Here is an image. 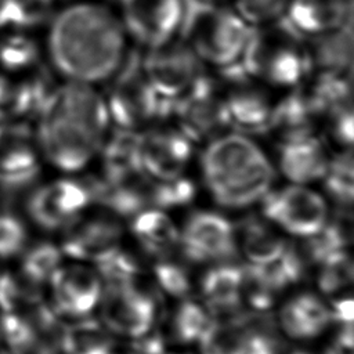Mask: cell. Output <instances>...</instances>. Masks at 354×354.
<instances>
[{
    "label": "cell",
    "instance_id": "cell-1",
    "mask_svg": "<svg viewBox=\"0 0 354 354\" xmlns=\"http://www.w3.org/2000/svg\"><path fill=\"white\" fill-rule=\"evenodd\" d=\"M44 48L53 71L66 82L100 83L123 64L126 30L106 6L76 1L53 14Z\"/></svg>",
    "mask_w": 354,
    "mask_h": 354
},
{
    "label": "cell",
    "instance_id": "cell-2",
    "mask_svg": "<svg viewBox=\"0 0 354 354\" xmlns=\"http://www.w3.org/2000/svg\"><path fill=\"white\" fill-rule=\"evenodd\" d=\"M35 122L41 160L58 171L75 173L100 151L111 119L104 97L91 84L65 82L54 87Z\"/></svg>",
    "mask_w": 354,
    "mask_h": 354
},
{
    "label": "cell",
    "instance_id": "cell-3",
    "mask_svg": "<svg viewBox=\"0 0 354 354\" xmlns=\"http://www.w3.org/2000/svg\"><path fill=\"white\" fill-rule=\"evenodd\" d=\"M201 166L214 201L232 209L261 201L274 180L267 156L242 134L214 137L202 153Z\"/></svg>",
    "mask_w": 354,
    "mask_h": 354
},
{
    "label": "cell",
    "instance_id": "cell-4",
    "mask_svg": "<svg viewBox=\"0 0 354 354\" xmlns=\"http://www.w3.org/2000/svg\"><path fill=\"white\" fill-rule=\"evenodd\" d=\"M303 37L285 17L252 28L239 65L249 77L279 87L296 86L310 72Z\"/></svg>",
    "mask_w": 354,
    "mask_h": 354
},
{
    "label": "cell",
    "instance_id": "cell-5",
    "mask_svg": "<svg viewBox=\"0 0 354 354\" xmlns=\"http://www.w3.org/2000/svg\"><path fill=\"white\" fill-rule=\"evenodd\" d=\"M250 29L232 8L202 0H184L178 33L201 62L221 69L238 64Z\"/></svg>",
    "mask_w": 354,
    "mask_h": 354
},
{
    "label": "cell",
    "instance_id": "cell-6",
    "mask_svg": "<svg viewBox=\"0 0 354 354\" xmlns=\"http://www.w3.org/2000/svg\"><path fill=\"white\" fill-rule=\"evenodd\" d=\"M104 100L109 119L119 129L137 131L162 116L163 100L145 76L137 51L126 54L123 64L111 77Z\"/></svg>",
    "mask_w": 354,
    "mask_h": 354
},
{
    "label": "cell",
    "instance_id": "cell-7",
    "mask_svg": "<svg viewBox=\"0 0 354 354\" xmlns=\"http://www.w3.org/2000/svg\"><path fill=\"white\" fill-rule=\"evenodd\" d=\"M165 115L174 116L178 131L191 142L213 140L230 126L224 93L205 75L177 98L163 100Z\"/></svg>",
    "mask_w": 354,
    "mask_h": 354
},
{
    "label": "cell",
    "instance_id": "cell-8",
    "mask_svg": "<svg viewBox=\"0 0 354 354\" xmlns=\"http://www.w3.org/2000/svg\"><path fill=\"white\" fill-rule=\"evenodd\" d=\"M93 202L88 181L61 177L36 185L26 196L22 216L29 227L64 231Z\"/></svg>",
    "mask_w": 354,
    "mask_h": 354
},
{
    "label": "cell",
    "instance_id": "cell-9",
    "mask_svg": "<svg viewBox=\"0 0 354 354\" xmlns=\"http://www.w3.org/2000/svg\"><path fill=\"white\" fill-rule=\"evenodd\" d=\"M261 202L266 220L297 238L317 234L329 218L325 199L306 185L293 184L267 192Z\"/></svg>",
    "mask_w": 354,
    "mask_h": 354
},
{
    "label": "cell",
    "instance_id": "cell-10",
    "mask_svg": "<svg viewBox=\"0 0 354 354\" xmlns=\"http://www.w3.org/2000/svg\"><path fill=\"white\" fill-rule=\"evenodd\" d=\"M141 62L151 86L166 101L185 93L203 75L202 62L181 39L149 47Z\"/></svg>",
    "mask_w": 354,
    "mask_h": 354
},
{
    "label": "cell",
    "instance_id": "cell-11",
    "mask_svg": "<svg viewBox=\"0 0 354 354\" xmlns=\"http://www.w3.org/2000/svg\"><path fill=\"white\" fill-rule=\"evenodd\" d=\"M120 22L140 43L153 47L176 37L184 0H119Z\"/></svg>",
    "mask_w": 354,
    "mask_h": 354
},
{
    "label": "cell",
    "instance_id": "cell-12",
    "mask_svg": "<svg viewBox=\"0 0 354 354\" xmlns=\"http://www.w3.org/2000/svg\"><path fill=\"white\" fill-rule=\"evenodd\" d=\"M101 296L102 319L108 329L134 339L151 330L156 314L155 296L140 288L137 281L105 285Z\"/></svg>",
    "mask_w": 354,
    "mask_h": 354
},
{
    "label": "cell",
    "instance_id": "cell-13",
    "mask_svg": "<svg viewBox=\"0 0 354 354\" xmlns=\"http://www.w3.org/2000/svg\"><path fill=\"white\" fill-rule=\"evenodd\" d=\"M178 245L189 261H227L236 252L235 228L218 213L196 212L184 224Z\"/></svg>",
    "mask_w": 354,
    "mask_h": 354
},
{
    "label": "cell",
    "instance_id": "cell-14",
    "mask_svg": "<svg viewBox=\"0 0 354 354\" xmlns=\"http://www.w3.org/2000/svg\"><path fill=\"white\" fill-rule=\"evenodd\" d=\"M123 228L113 216L79 217L62 231V256L77 261L101 263L120 249Z\"/></svg>",
    "mask_w": 354,
    "mask_h": 354
},
{
    "label": "cell",
    "instance_id": "cell-15",
    "mask_svg": "<svg viewBox=\"0 0 354 354\" xmlns=\"http://www.w3.org/2000/svg\"><path fill=\"white\" fill-rule=\"evenodd\" d=\"M41 165L35 129L30 123L0 124V181L4 188L33 183Z\"/></svg>",
    "mask_w": 354,
    "mask_h": 354
},
{
    "label": "cell",
    "instance_id": "cell-16",
    "mask_svg": "<svg viewBox=\"0 0 354 354\" xmlns=\"http://www.w3.org/2000/svg\"><path fill=\"white\" fill-rule=\"evenodd\" d=\"M101 282L97 270L83 264H61L47 283L51 288L53 310L59 318H86L101 299Z\"/></svg>",
    "mask_w": 354,
    "mask_h": 354
},
{
    "label": "cell",
    "instance_id": "cell-17",
    "mask_svg": "<svg viewBox=\"0 0 354 354\" xmlns=\"http://www.w3.org/2000/svg\"><path fill=\"white\" fill-rule=\"evenodd\" d=\"M223 71L228 83H231V87L224 93L230 126L249 133L267 130L272 112L268 97L249 83V76L239 62Z\"/></svg>",
    "mask_w": 354,
    "mask_h": 354
},
{
    "label": "cell",
    "instance_id": "cell-18",
    "mask_svg": "<svg viewBox=\"0 0 354 354\" xmlns=\"http://www.w3.org/2000/svg\"><path fill=\"white\" fill-rule=\"evenodd\" d=\"M192 155V142L176 129H155L141 134V167L155 180L183 176Z\"/></svg>",
    "mask_w": 354,
    "mask_h": 354
},
{
    "label": "cell",
    "instance_id": "cell-19",
    "mask_svg": "<svg viewBox=\"0 0 354 354\" xmlns=\"http://www.w3.org/2000/svg\"><path fill=\"white\" fill-rule=\"evenodd\" d=\"M351 0H290L285 18L301 35L319 36L351 22Z\"/></svg>",
    "mask_w": 354,
    "mask_h": 354
},
{
    "label": "cell",
    "instance_id": "cell-20",
    "mask_svg": "<svg viewBox=\"0 0 354 354\" xmlns=\"http://www.w3.org/2000/svg\"><path fill=\"white\" fill-rule=\"evenodd\" d=\"M318 115L304 91H293L272 106L268 129L281 145L315 137Z\"/></svg>",
    "mask_w": 354,
    "mask_h": 354
},
{
    "label": "cell",
    "instance_id": "cell-21",
    "mask_svg": "<svg viewBox=\"0 0 354 354\" xmlns=\"http://www.w3.org/2000/svg\"><path fill=\"white\" fill-rule=\"evenodd\" d=\"M242 267L217 264L202 278V293L212 311V321H235L241 304Z\"/></svg>",
    "mask_w": 354,
    "mask_h": 354
},
{
    "label": "cell",
    "instance_id": "cell-22",
    "mask_svg": "<svg viewBox=\"0 0 354 354\" xmlns=\"http://www.w3.org/2000/svg\"><path fill=\"white\" fill-rule=\"evenodd\" d=\"M329 158L317 137L281 145L279 167L293 184L306 185L324 177Z\"/></svg>",
    "mask_w": 354,
    "mask_h": 354
},
{
    "label": "cell",
    "instance_id": "cell-23",
    "mask_svg": "<svg viewBox=\"0 0 354 354\" xmlns=\"http://www.w3.org/2000/svg\"><path fill=\"white\" fill-rule=\"evenodd\" d=\"M310 71L317 73L346 75L351 69L353 61V29L351 22L347 25L314 36L307 44Z\"/></svg>",
    "mask_w": 354,
    "mask_h": 354
},
{
    "label": "cell",
    "instance_id": "cell-24",
    "mask_svg": "<svg viewBox=\"0 0 354 354\" xmlns=\"http://www.w3.org/2000/svg\"><path fill=\"white\" fill-rule=\"evenodd\" d=\"M236 246L249 264H268L277 260L288 246V241L268 221L249 217L235 231Z\"/></svg>",
    "mask_w": 354,
    "mask_h": 354
},
{
    "label": "cell",
    "instance_id": "cell-25",
    "mask_svg": "<svg viewBox=\"0 0 354 354\" xmlns=\"http://www.w3.org/2000/svg\"><path fill=\"white\" fill-rule=\"evenodd\" d=\"M104 178L116 180L142 170L141 134L134 130L116 129L105 137L101 148Z\"/></svg>",
    "mask_w": 354,
    "mask_h": 354
},
{
    "label": "cell",
    "instance_id": "cell-26",
    "mask_svg": "<svg viewBox=\"0 0 354 354\" xmlns=\"http://www.w3.org/2000/svg\"><path fill=\"white\" fill-rule=\"evenodd\" d=\"M131 232L140 245L155 256L165 257L178 245L180 231L165 210L148 209L133 216Z\"/></svg>",
    "mask_w": 354,
    "mask_h": 354
},
{
    "label": "cell",
    "instance_id": "cell-27",
    "mask_svg": "<svg viewBox=\"0 0 354 354\" xmlns=\"http://www.w3.org/2000/svg\"><path fill=\"white\" fill-rule=\"evenodd\" d=\"M41 48L32 33H0V72L19 77L40 66Z\"/></svg>",
    "mask_w": 354,
    "mask_h": 354
},
{
    "label": "cell",
    "instance_id": "cell-28",
    "mask_svg": "<svg viewBox=\"0 0 354 354\" xmlns=\"http://www.w3.org/2000/svg\"><path fill=\"white\" fill-rule=\"evenodd\" d=\"M54 12L55 0H0V33H32L48 24Z\"/></svg>",
    "mask_w": 354,
    "mask_h": 354
},
{
    "label": "cell",
    "instance_id": "cell-29",
    "mask_svg": "<svg viewBox=\"0 0 354 354\" xmlns=\"http://www.w3.org/2000/svg\"><path fill=\"white\" fill-rule=\"evenodd\" d=\"M17 270L39 285H47L51 275L62 264L59 246L48 241H29L21 254L15 259Z\"/></svg>",
    "mask_w": 354,
    "mask_h": 354
},
{
    "label": "cell",
    "instance_id": "cell-30",
    "mask_svg": "<svg viewBox=\"0 0 354 354\" xmlns=\"http://www.w3.org/2000/svg\"><path fill=\"white\" fill-rule=\"evenodd\" d=\"M318 118L328 116L351 102V79L344 75L318 73L314 83L304 91Z\"/></svg>",
    "mask_w": 354,
    "mask_h": 354
},
{
    "label": "cell",
    "instance_id": "cell-31",
    "mask_svg": "<svg viewBox=\"0 0 354 354\" xmlns=\"http://www.w3.org/2000/svg\"><path fill=\"white\" fill-rule=\"evenodd\" d=\"M62 350L69 354H112L111 337L104 332L98 322L82 318L73 325H66Z\"/></svg>",
    "mask_w": 354,
    "mask_h": 354
},
{
    "label": "cell",
    "instance_id": "cell-32",
    "mask_svg": "<svg viewBox=\"0 0 354 354\" xmlns=\"http://www.w3.org/2000/svg\"><path fill=\"white\" fill-rule=\"evenodd\" d=\"M202 354H246L248 336L238 318L212 321L201 336Z\"/></svg>",
    "mask_w": 354,
    "mask_h": 354
},
{
    "label": "cell",
    "instance_id": "cell-33",
    "mask_svg": "<svg viewBox=\"0 0 354 354\" xmlns=\"http://www.w3.org/2000/svg\"><path fill=\"white\" fill-rule=\"evenodd\" d=\"M328 194L343 207L353 203L354 196V166L351 148L329 159L326 171L322 177Z\"/></svg>",
    "mask_w": 354,
    "mask_h": 354
},
{
    "label": "cell",
    "instance_id": "cell-34",
    "mask_svg": "<svg viewBox=\"0 0 354 354\" xmlns=\"http://www.w3.org/2000/svg\"><path fill=\"white\" fill-rule=\"evenodd\" d=\"M29 241V225L24 216L0 205V260L14 261Z\"/></svg>",
    "mask_w": 354,
    "mask_h": 354
},
{
    "label": "cell",
    "instance_id": "cell-35",
    "mask_svg": "<svg viewBox=\"0 0 354 354\" xmlns=\"http://www.w3.org/2000/svg\"><path fill=\"white\" fill-rule=\"evenodd\" d=\"M319 264L318 286L324 293H335L353 282V260L346 249L330 253Z\"/></svg>",
    "mask_w": 354,
    "mask_h": 354
},
{
    "label": "cell",
    "instance_id": "cell-36",
    "mask_svg": "<svg viewBox=\"0 0 354 354\" xmlns=\"http://www.w3.org/2000/svg\"><path fill=\"white\" fill-rule=\"evenodd\" d=\"M232 11L250 28L263 26L285 17L290 0H231Z\"/></svg>",
    "mask_w": 354,
    "mask_h": 354
},
{
    "label": "cell",
    "instance_id": "cell-37",
    "mask_svg": "<svg viewBox=\"0 0 354 354\" xmlns=\"http://www.w3.org/2000/svg\"><path fill=\"white\" fill-rule=\"evenodd\" d=\"M95 266L97 272L105 285L130 283L137 279L141 271L137 259L131 253L122 250V248Z\"/></svg>",
    "mask_w": 354,
    "mask_h": 354
},
{
    "label": "cell",
    "instance_id": "cell-38",
    "mask_svg": "<svg viewBox=\"0 0 354 354\" xmlns=\"http://www.w3.org/2000/svg\"><path fill=\"white\" fill-rule=\"evenodd\" d=\"M210 322V317L205 313V310L192 301L183 303L173 321L174 336L178 342L191 343L199 340L205 329Z\"/></svg>",
    "mask_w": 354,
    "mask_h": 354
},
{
    "label": "cell",
    "instance_id": "cell-39",
    "mask_svg": "<svg viewBox=\"0 0 354 354\" xmlns=\"http://www.w3.org/2000/svg\"><path fill=\"white\" fill-rule=\"evenodd\" d=\"M295 313L299 315L311 337L317 336L330 321L329 308L311 293H303L289 301Z\"/></svg>",
    "mask_w": 354,
    "mask_h": 354
},
{
    "label": "cell",
    "instance_id": "cell-40",
    "mask_svg": "<svg viewBox=\"0 0 354 354\" xmlns=\"http://www.w3.org/2000/svg\"><path fill=\"white\" fill-rule=\"evenodd\" d=\"M195 185L185 177L173 180H158L156 185V209L165 210L188 205L195 196Z\"/></svg>",
    "mask_w": 354,
    "mask_h": 354
},
{
    "label": "cell",
    "instance_id": "cell-41",
    "mask_svg": "<svg viewBox=\"0 0 354 354\" xmlns=\"http://www.w3.org/2000/svg\"><path fill=\"white\" fill-rule=\"evenodd\" d=\"M153 272L159 286L171 296L183 297L191 290L188 271L177 261L162 259L155 264Z\"/></svg>",
    "mask_w": 354,
    "mask_h": 354
},
{
    "label": "cell",
    "instance_id": "cell-42",
    "mask_svg": "<svg viewBox=\"0 0 354 354\" xmlns=\"http://www.w3.org/2000/svg\"><path fill=\"white\" fill-rule=\"evenodd\" d=\"M22 122L18 77L0 72V124Z\"/></svg>",
    "mask_w": 354,
    "mask_h": 354
},
{
    "label": "cell",
    "instance_id": "cell-43",
    "mask_svg": "<svg viewBox=\"0 0 354 354\" xmlns=\"http://www.w3.org/2000/svg\"><path fill=\"white\" fill-rule=\"evenodd\" d=\"M328 127L332 138L346 147V149L351 148L353 142V108L351 102L340 106L326 116Z\"/></svg>",
    "mask_w": 354,
    "mask_h": 354
},
{
    "label": "cell",
    "instance_id": "cell-44",
    "mask_svg": "<svg viewBox=\"0 0 354 354\" xmlns=\"http://www.w3.org/2000/svg\"><path fill=\"white\" fill-rule=\"evenodd\" d=\"M6 348L10 354H54V350L33 330Z\"/></svg>",
    "mask_w": 354,
    "mask_h": 354
},
{
    "label": "cell",
    "instance_id": "cell-45",
    "mask_svg": "<svg viewBox=\"0 0 354 354\" xmlns=\"http://www.w3.org/2000/svg\"><path fill=\"white\" fill-rule=\"evenodd\" d=\"M283 344L278 335L248 337L246 354H282Z\"/></svg>",
    "mask_w": 354,
    "mask_h": 354
},
{
    "label": "cell",
    "instance_id": "cell-46",
    "mask_svg": "<svg viewBox=\"0 0 354 354\" xmlns=\"http://www.w3.org/2000/svg\"><path fill=\"white\" fill-rule=\"evenodd\" d=\"M324 354H353V324H344L336 342Z\"/></svg>",
    "mask_w": 354,
    "mask_h": 354
},
{
    "label": "cell",
    "instance_id": "cell-47",
    "mask_svg": "<svg viewBox=\"0 0 354 354\" xmlns=\"http://www.w3.org/2000/svg\"><path fill=\"white\" fill-rule=\"evenodd\" d=\"M330 313V319L339 321L340 324H353L354 317V303L350 297L347 299H339L333 301Z\"/></svg>",
    "mask_w": 354,
    "mask_h": 354
},
{
    "label": "cell",
    "instance_id": "cell-48",
    "mask_svg": "<svg viewBox=\"0 0 354 354\" xmlns=\"http://www.w3.org/2000/svg\"><path fill=\"white\" fill-rule=\"evenodd\" d=\"M6 267H7V263H4V261H1V260H0V277H1L3 271L6 270Z\"/></svg>",
    "mask_w": 354,
    "mask_h": 354
},
{
    "label": "cell",
    "instance_id": "cell-49",
    "mask_svg": "<svg viewBox=\"0 0 354 354\" xmlns=\"http://www.w3.org/2000/svg\"><path fill=\"white\" fill-rule=\"evenodd\" d=\"M54 354H69V353L62 350V348H57V350H54Z\"/></svg>",
    "mask_w": 354,
    "mask_h": 354
},
{
    "label": "cell",
    "instance_id": "cell-50",
    "mask_svg": "<svg viewBox=\"0 0 354 354\" xmlns=\"http://www.w3.org/2000/svg\"><path fill=\"white\" fill-rule=\"evenodd\" d=\"M0 354H10V351L7 348H0Z\"/></svg>",
    "mask_w": 354,
    "mask_h": 354
},
{
    "label": "cell",
    "instance_id": "cell-51",
    "mask_svg": "<svg viewBox=\"0 0 354 354\" xmlns=\"http://www.w3.org/2000/svg\"><path fill=\"white\" fill-rule=\"evenodd\" d=\"M292 354H308V353H306V351H295Z\"/></svg>",
    "mask_w": 354,
    "mask_h": 354
}]
</instances>
